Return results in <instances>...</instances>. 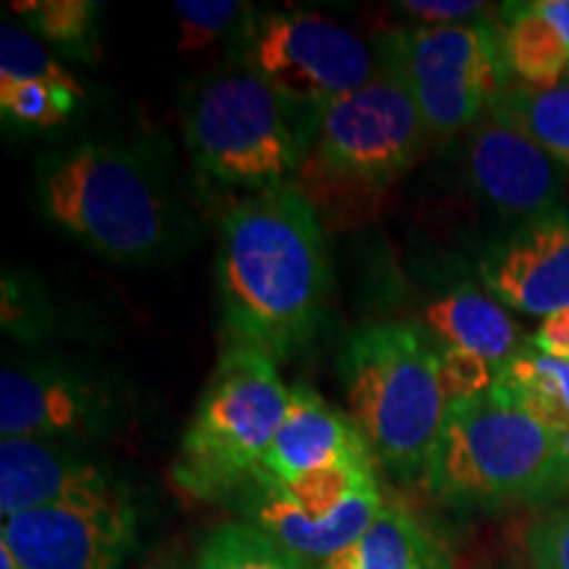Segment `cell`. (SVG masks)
I'll return each mask as SVG.
<instances>
[{
	"label": "cell",
	"mask_w": 569,
	"mask_h": 569,
	"mask_svg": "<svg viewBox=\"0 0 569 569\" xmlns=\"http://www.w3.org/2000/svg\"><path fill=\"white\" fill-rule=\"evenodd\" d=\"M330 288L322 222L298 184L227 209L217 248L224 346L293 359L322 327Z\"/></svg>",
	"instance_id": "cell-1"
},
{
	"label": "cell",
	"mask_w": 569,
	"mask_h": 569,
	"mask_svg": "<svg viewBox=\"0 0 569 569\" xmlns=\"http://www.w3.org/2000/svg\"><path fill=\"white\" fill-rule=\"evenodd\" d=\"M34 203L48 222L113 264L146 267L180 240V206L161 156L132 142H77L42 156Z\"/></svg>",
	"instance_id": "cell-2"
},
{
	"label": "cell",
	"mask_w": 569,
	"mask_h": 569,
	"mask_svg": "<svg viewBox=\"0 0 569 569\" xmlns=\"http://www.w3.org/2000/svg\"><path fill=\"white\" fill-rule=\"evenodd\" d=\"M438 351L422 327L369 322L346 338L338 359L348 417L372 459L398 482H425L448 401Z\"/></svg>",
	"instance_id": "cell-3"
},
{
	"label": "cell",
	"mask_w": 569,
	"mask_h": 569,
	"mask_svg": "<svg viewBox=\"0 0 569 569\" xmlns=\"http://www.w3.org/2000/svg\"><path fill=\"white\" fill-rule=\"evenodd\" d=\"M317 117L282 101L251 63L209 71L184 98V146L203 180L267 193L301 169Z\"/></svg>",
	"instance_id": "cell-4"
},
{
	"label": "cell",
	"mask_w": 569,
	"mask_h": 569,
	"mask_svg": "<svg viewBox=\"0 0 569 569\" xmlns=\"http://www.w3.org/2000/svg\"><path fill=\"white\" fill-rule=\"evenodd\" d=\"M559 432L493 388L448 407L425 488L453 509L549 503Z\"/></svg>",
	"instance_id": "cell-5"
},
{
	"label": "cell",
	"mask_w": 569,
	"mask_h": 569,
	"mask_svg": "<svg viewBox=\"0 0 569 569\" xmlns=\"http://www.w3.org/2000/svg\"><path fill=\"white\" fill-rule=\"evenodd\" d=\"M288 401L277 361L224 346L174 459V486L201 501L238 496L259 475Z\"/></svg>",
	"instance_id": "cell-6"
},
{
	"label": "cell",
	"mask_w": 569,
	"mask_h": 569,
	"mask_svg": "<svg viewBox=\"0 0 569 569\" xmlns=\"http://www.w3.org/2000/svg\"><path fill=\"white\" fill-rule=\"evenodd\" d=\"M430 138L401 77L380 61V71L351 96L317 117V132L298 174L303 196L369 198L401 180Z\"/></svg>",
	"instance_id": "cell-7"
},
{
	"label": "cell",
	"mask_w": 569,
	"mask_h": 569,
	"mask_svg": "<svg viewBox=\"0 0 569 569\" xmlns=\"http://www.w3.org/2000/svg\"><path fill=\"white\" fill-rule=\"evenodd\" d=\"M377 53L409 88L430 138L472 130L507 88L501 38L490 19L393 32Z\"/></svg>",
	"instance_id": "cell-8"
},
{
	"label": "cell",
	"mask_w": 569,
	"mask_h": 569,
	"mask_svg": "<svg viewBox=\"0 0 569 569\" xmlns=\"http://www.w3.org/2000/svg\"><path fill=\"white\" fill-rule=\"evenodd\" d=\"M238 496L246 525L309 569L351 549L386 507L375 459L322 469L293 482L256 475Z\"/></svg>",
	"instance_id": "cell-9"
},
{
	"label": "cell",
	"mask_w": 569,
	"mask_h": 569,
	"mask_svg": "<svg viewBox=\"0 0 569 569\" xmlns=\"http://www.w3.org/2000/svg\"><path fill=\"white\" fill-rule=\"evenodd\" d=\"M243 59L293 109L319 117L380 71L377 48L319 13L282 11L256 21Z\"/></svg>",
	"instance_id": "cell-10"
},
{
	"label": "cell",
	"mask_w": 569,
	"mask_h": 569,
	"mask_svg": "<svg viewBox=\"0 0 569 569\" xmlns=\"http://www.w3.org/2000/svg\"><path fill=\"white\" fill-rule=\"evenodd\" d=\"M127 415L111 377L80 361L27 359L0 372V432L82 446L109 436Z\"/></svg>",
	"instance_id": "cell-11"
},
{
	"label": "cell",
	"mask_w": 569,
	"mask_h": 569,
	"mask_svg": "<svg viewBox=\"0 0 569 569\" xmlns=\"http://www.w3.org/2000/svg\"><path fill=\"white\" fill-rule=\"evenodd\" d=\"M132 496L63 503L3 519L0 546L19 569H124L138 549Z\"/></svg>",
	"instance_id": "cell-12"
},
{
	"label": "cell",
	"mask_w": 569,
	"mask_h": 569,
	"mask_svg": "<svg viewBox=\"0 0 569 569\" xmlns=\"http://www.w3.org/2000/svg\"><path fill=\"white\" fill-rule=\"evenodd\" d=\"M130 493L103 461L80 446L38 438L0 440V517L63 507V503L103 501Z\"/></svg>",
	"instance_id": "cell-13"
},
{
	"label": "cell",
	"mask_w": 569,
	"mask_h": 569,
	"mask_svg": "<svg viewBox=\"0 0 569 569\" xmlns=\"http://www.w3.org/2000/svg\"><path fill=\"white\" fill-rule=\"evenodd\" d=\"M480 277L498 301L549 317L569 306V209L559 206L519 227L480 261Z\"/></svg>",
	"instance_id": "cell-14"
},
{
	"label": "cell",
	"mask_w": 569,
	"mask_h": 569,
	"mask_svg": "<svg viewBox=\"0 0 569 569\" xmlns=\"http://www.w3.org/2000/svg\"><path fill=\"white\" fill-rule=\"evenodd\" d=\"M467 177L490 206L522 222L559 209V163L493 111L469 130Z\"/></svg>",
	"instance_id": "cell-15"
},
{
	"label": "cell",
	"mask_w": 569,
	"mask_h": 569,
	"mask_svg": "<svg viewBox=\"0 0 569 569\" xmlns=\"http://www.w3.org/2000/svg\"><path fill=\"white\" fill-rule=\"evenodd\" d=\"M369 459L372 451L353 419L330 407L311 386L296 382L280 430L261 459L259 475L274 482H293L322 469Z\"/></svg>",
	"instance_id": "cell-16"
},
{
	"label": "cell",
	"mask_w": 569,
	"mask_h": 569,
	"mask_svg": "<svg viewBox=\"0 0 569 569\" xmlns=\"http://www.w3.org/2000/svg\"><path fill=\"white\" fill-rule=\"evenodd\" d=\"M501 56L522 88L551 90L569 80V0H530L501 9Z\"/></svg>",
	"instance_id": "cell-17"
},
{
	"label": "cell",
	"mask_w": 569,
	"mask_h": 569,
	"mask_svg": "<svg viewBox=\"0 0 569 569\" xmlns=\"http://www.w3.org/2000/svg\"><path fill=\"white\" fill-rule=\"evenodd\" d=\"M427 332L438 336L448 348L475 353L498 369L519 348V330L511 317L475 288H457L440 296L425 309Z\"/></svg>",
	"instance_id": "cell-18"
},
{
	"label": "cell",
	"mask_w": 569,
	"mask_h": 569,
	"mask_svg": "<svg viewBox=\"0 0 569 569\" xmlns=\"http://www.w3.org/2000/svg\"><path fill=\"white\" fill-rule=\"evenodd\" d=\"M348 569H453L446 546L403 507H382L351 549L338 553Z\"/></svg>",
	"instance_id": "cell-19"
},
{
	"label": "cell",
	"mask_w": 569,
	"mask_h": 569,
	"mask_svg": "<svg viewBox=\"0 0 569 569\" xmlns=\"http://www.w3.org/2000/svg\"><path fill=\"white\" fill-rule=\"evenodd\" d=\"M490 388L551 430L565 432L569 427V361L565 359H553L532 346L519 348L496 369Z\"/></svg>",
	"instance_id": "cell-20"
},
{
	"label": "cell",
	"mask_w": 569,
	"mask_h": 569,
	"mask_svg": "<svg viewBox=\"0 0 569 569\" xmlns=\"http://www.w3.org/2000/svg\"><path fill=\"white\" fill-rule=\"evenodd\" d=\"M490 111L536 140L559 167L569 172V80L551 90L503 88Z\"/></svg>",
	"instance_id": "cell-21"
},
{
	"label": "cell",
	"mask_w": 569,
	"mask_h": 569,
	"mask_svg": "<svg viewBox=\"0 0 569 569\" xmlns=\"http://www.w3.org/2000/svg\"><path fill=\"white\" fill-rule=\"evenodd\" d=\"M174 17L180 21L177 51L182 56L203 53L230 40L246 46L256 27L253 9L238 0H182L174 3Z\"/></svg>",
	"instance_id": "cell-22"
},
{
	"label": "cell",
	"mask_w": 569,
	"mask_h": 569,
	"mask_svg": "<svg viewBox=\"0 0 569 569\" xmlns=\"http://www.w3.org/2000/svg\"><path fill=\"white\" fill-rule=\"evenodd\" d=\"M193 569H309L246 522L222 525L203 540Z\"/></svg>",
	"instance_id": "cell-23"
},
{
	"label": "cell",
	"mask_w": 569,
	"mask_h": 569,
	"mask_svg": "<svg viewBox=\"0 0 569 569\" xmlns=\"http://www.w3.org/2000/svg\"><path fill=\"white\" fill-rule=\"evenodd\" d=\"M0 82H51L84 98L77 77L46 51L30 30L3 21L0 32Z\"/></svg>",
	"instance_id": "cell-24"
},
{
	"label": "cell",
	"mask_w": 569,
	"mask_h": 569,
	"mask_svg": "<svg viewBox=\"0 0 569 569\" xmlns=\"http://www.w3.org/2000/svg\"><path fill=\"white\" fill-rule=\"evenodd\" d=\"M11 9L27 19L32 34L74 51L88 46L96 34L101 6L90 0H32V3H13Z\"/></svg>",
	"instance_id": "cell-25"
},
{
	"label": "cell",
	"mask_w": 569,
	"mask_h": 569,
	"mask_svg": "<svg viewBox=\"0 0 569 569\" xmlns=\"http://www.w3.org/2000/svg\"><path fill=\"white\" fill-rule=\"evenodd\" d=\"M80 96L51 82H0V109L11 122L51 130L69 122Z\"/></svg>",
	"instance_id": "cell-26"
},
{
	"label": "cell",
	"mask_w": 569,
	"mask_h": 569,
	"mask_svg": "<svg viewBox=\"0 0 569 569\" xmlns=\"http://www.w3.org/2000/svg\"><path fill=\"white\" fill-rule=\"evenodd\" d=\"M438 365H440V388L448 407L465 398L480 396L493 386L496 369L488 365L480 356L459 351V348L443 346L438 351Z\"/></svg>",
	"instance_id": "cell-27"
},
{
	"label": "cell",
	"mask_w": 569,
	"mask_h": 569,
	"mask_svg": "<svg viewBox=\"0 0 569 569\" xmlns=\"http://www.w3.org/2000/svg\"><path fill=\"white\" fill-rule=\"evenodd\" d=\"M525 549L532 569H569V501L530 525Z\"/></svg>",
	"instance_id": "cell-28"
},
{
	"label": "cell",
	"mask_w": 569,
	"mask_h": 569,
	"mask_svg": "<svg viewBox=\"0 0 569 569\" xmlns=\"http://www.w3.org/2000/svg\"><path fill=\"white\" fill-rule=\"evenodd\" d=\"M396 9H401L411 19L432 21L430 27L467 24L469 19H478L490 6L469 3V0H403Z\"/></svg>",
	"instance_id": "cell-29"
},
{
	"label": "cell",
	"mask_w": 569,
	"mask_h": 569,
	"mask_svg": "<svg viewBox=\"0 0 569 569\" xmlns=\"http://www.w3.org/2000/svg\"><path fill=\"white\" fill-rule=\"evenodd\" d=\"M532 348L546 356H553V359L569 361V306L543 319V325L532 336Z\"/></svg>",
	"instance_id": "cell-30"
},
{
	"label": "cell",
	"mask_w": 569,
	"mask_h": 569,
	"mask_svg": "<svg viewBox=\"0 0 569 569\" xmlns=\"http://www.w3.org/2000/svg\"><path fill=\"white\" fill-rule=\"evenodd\" d=\"M567 498L569 501V427L565 432H559V446H557V467H553V482L549 503L561 501Z\"/></svg>",
	"instance_id": "cell-31"
},
{
	"label": "cell",
	"mask_w": 569,
	"mask_h": 569,
	"mask_svg": "<svg viewBox=\"0 0 569 569\" xmlns=\"http://www.w3.org/2000/svg\"><path fill=\"white\" fill-rule=\"evenodd\" d=\"M142 569H188V565H184L182 551H177L174 546H167V549L156 551Z\"/></svg>",
	"instance_id": "cell-32"
},
{
	"label": "cell",
	"mask_w": 569,
	"mask_h": 569,
	"mask_svg": "<svg viewBox=\"0 0 569 569\" xmlns=\"http://www.w3.org/2000/svg\"><path fill=\"white\" fill-rule=\"evenodd\" d=\"M0 569H19V565L13 561V557L3 549V546H0Z\"/></svg>",
	"instance_id": "cell-33"
}]
</instances>
